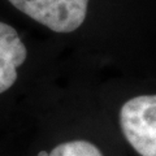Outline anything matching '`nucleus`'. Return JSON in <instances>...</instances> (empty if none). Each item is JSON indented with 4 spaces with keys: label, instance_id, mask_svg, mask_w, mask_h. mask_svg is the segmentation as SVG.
<instances>
[{
    "label": "nucleus",
    "instance_id": "obj_3",
    "mask_svg": "<svg viewBox=\"0 0 156 156\" xmlns=\"http://www.w3.org/2000/svg\"><path fill=\"white\" fill-rule=\"evenodd\" d=\"M27 50L16 29L0 21V94L17 81V69L25 62Z\"/></svg>",
    "mask_w": 156,
    "mask_h": 156
},
{
    "label": "nucleus",
    "instance_id": "obj_4",
    "mask_svg": "<svg viewBox=\"0 0 156 156\" xmlns=\"http://www.w3.org/2000/svg\"><path fill=\"white\" fill-rule=\"evenodd\" d=\"M38 156H103V154L87 140H70L57 144L51 152L41 151Z\"/></svg>",
    "mask_w": 156,
    "mask_h": 156
},
{
    "label": "nucleus",
    "instance_id": "obj_2",
    "mask_svg": "<svg viewBox=\"0 0 156 156\" xmlns=\"http://www.w3.org/2000/svg\"><path fill=\"white\" fill-rule=\"evenodd\" d=\"M14 8L55 33H73L83 23L90 0H8Z\"/></svg>",
    "mask_w": 156,
    "mask_h": 156
},
{
    "label": "nucleus",
    "instance_id": "obj_1",
    "mask_svg": "<svg viewBox=\"0 0 156 156\" xmlns=\"http://www.w3.org/2000/svg\"><path fill=\"white\" fill-rule=\"evenodd\" d=\"M126 140L140 156H156V95H139L120 111Z\"/></svg>",
    "mask_w": 156,
    "mask_h": 156
}]
</instances>
